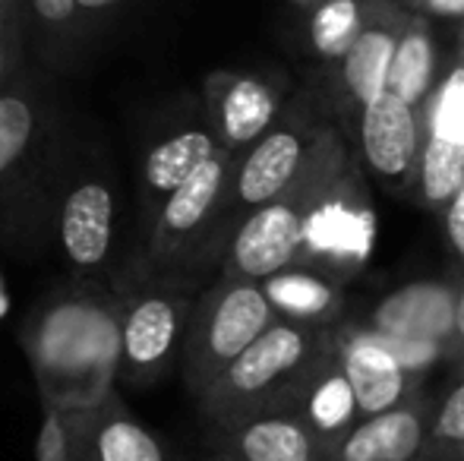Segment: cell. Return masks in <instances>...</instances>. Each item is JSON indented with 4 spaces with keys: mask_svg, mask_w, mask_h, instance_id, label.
I'll return each instance as SVG.
<instances>
[{
    "mask_svg": "<svg viewBox=\"0 0 464 461\" xmlns=\"http://www.w3.org/2000/svg\"><path fill=\"white\" fill-rule=\"evenodd\" d=\"M25 354L44 399L63 408L95 405L117 379V294L73 282L32 316Z\"/></svg>",
    "mask_w": 464,
    "mask_h": 461,
    "instance_id": "obj_1",
    "label": "cell"
},
{
    "mask_svg": "<svg viewBox=\"0 0 464 461\" xmlns=\"http://www.w3.org/2000/svg\"><path fill=\"white\" fill-rule=\"evenodd\" d=\"M57 240L76 284L117 294L140 282V275L121 263V193L108 165H86L61 193Z\"/></svg>",
    "mask_w": 464,
    "mask_h": 461,
    "instance_id": "obj_2",
    "label": "cell"
},
{
    "mask_svg": "<svg viewBox=\"0 0 464 461\" xmlns=\"http://www.w3.org/2000/svg\"><path fill=\"white\" fill-rule=\"evenodd\" d=\"M189 297L165 275H146L117 291V379L123 389L155 382L174 363L189 320Z\"/></svg>",
    "mask_w": 464,
    "mask_h": 461,
    "instance_id": "obj_3",
    "label": "cell"
},
{
    "mask_svg": "<svg viewBox=\"0 0 464 461\" xmlns=\"http://www.w3.org/2000/svg\"><path fill=\"white\" fill-rule=\"evenodd\" d=\"M266 326H272V303L259 282L231 278L215 288L199 307L189 310L180 345L187 382L193 389H208Z\"/></svg>",
    "mask_w": 464,
    "mask_h": 461,
    "instance_id": "obj_4",
    "label": "cell"
},
{
    "mask_svg": "<svg viewBox=\"0 0 464 461\" xmlns=\"http://www.w3.org/2000/svg\"><path fill=\"white\" fill-rule=\"evenodd\" d=\"M234 152L218 149L199 171H193L180 187H174L149 218L146 269L149 275H171L180 259L202 240V234L218 216L227 190H231Z\"/></svg>",
    "mask_w": 464,
    "mask_h": 461,
    "instance_id": "obj_5",
    "label": "cell"
},
{
    "mask_svg": "<svg viewBox=\"0 0 464 461\" xmlns=\"http://www.w3.org/2000/svg\"><path fill=\"white\" fill-rule=\"evenodd\" d=\"M221 149L206 111H168L155 120L152 136L140 152V203L146 222L161 206V199L180 187L193 171H199Z\"/></svg>",
    "mask_w": 464,
    "mask_h": 461,
    "instance_id": "obj_6",
    "label": "cell"
},
{
    "mask_svg": "<svg viewBox=\"0 0 464 461\" xmlns=\"http://www.w3.org/2000/svg\"><path fill=\"white\" fill-rule=\"evenodd\" d=\"M51 70L29 61L0 89V184L23 171L32 155L54 136L57 95Z\"/></svg>",
    "mask_w": 464,
    "mask_h": 461,
    "instance_id": "obj_7",
    "label": "cell"
},
{
    "mask_svg": "<svg viewBox=\"0 0 464 461\" xmlns=\"http://www.w3.org/2000/svg\"><path fill=\"white\" fill-rule=\"evenodd\" d=\"M304 335L294 326H266L206 389V401L212 411L237 414L246 401L259 399L272 386L300 367L304 360Z\"/></svg>",
    "mask_w": 464,
    "mask_h": 461,
    "instance_id": "obj_8",
    "label": "cell"
},
{
    "mask_svg": "<svg viewBox=\"0 0 464 461\" xmlns=\"http://www.w3.org/2000/svg\"><path fill=\"white\" fill-rule=\"evenodd\" d=\"M70 461H168L155 433H149L121 395L111 389L95 405L67 408Z\"/></svg>",
    "mask_w": 464,
    "mask_h": 461,
    "instance_id": "obj_9",
    "label": "cell"
},
{
    "mask_svg": "<svg viewBox=\"0 0 464 461\" xmlns=\"http://www.w3.org/2000/svg\"><path fill=\"white\" fill-rule=\"evenodd\" d=\"M202 95L208 123L227 152L246 149L278 120V89L266 76L218 70L206 80Z\"/></svg>",
    "mask_w": 464,
    "mask_h": 461,
    "instance_id": "obj_10",
    "label": "cell"
},
{
    "mask_svg": "<svg viewBox=\"0 0 464 461\" xmlns=\"http://www.w3.org/2000/svg\"><path fill=\"white\" fill-rule=\"evenodd\" d=\"M300 244H304V218L287 199L278 197L266 206H256L237 225L227 246V269L234 278L263 282L287 269Z\"/></svg>",
    "mask_w": 464,
    "mask_h": 461,
    "instance_id": "obj_11",
    "label": "cell"
},
{
    "mask_svg": "<svg viewBox=\"0 0 464 461\" xmlns=\"http://www.w3.org/2000/svg\"><path fill=\"white\" fill-rule=\"evenodd\" d=\"M304 165V136L291 123H272L256 142L246 146V155L234 165L231 190L237 206L256 209L285 197L294 174Z\"/></svg>",
    "mask_w": 464,
    "mask_h": 461,
    "instance_id": "obj_12",
    "label": "cell"
},
{
    "mask_svg": "<svg viewBox=\"0 0 464 461\" xmlns=\"http://www.w3.org/2000/svg\"><path fill=\"white\" fill-rule=\"evenodd\" d=\"M411 19V10L398 0H385L372 19L361 29V35L354 38L342 61V82L348 89V95L357 105H370L372 99L385 92V80H389V63L395 54L398 35L404 32Z\"/></svg>",
    "mask_w": 464,
    "mask_h": 461,
    "instance_id": "obj_13",
    "label": "cell"
},
{
    "mask_svg": "<svg viewBox=\"0 0 464 461\" xmlns=\"http://www.w3.org/2000/svg\"><path fill=\"white\" fill-rule=\"evenodd\" d=\"M361 142L370 168L382 178H401L417 152V117L408 101L382 92L361 108Z\"/></svg>",
    "mask_w": 464,
    "mask_h": 461,
    "instance_id": "obj_14",
    "label": "cell"
},
{
    "mask_svg": "<svg viewBox=\"0 0 464 461\" xmlns=\"http://www.w3.org/2000/svg\"><path fill=\"white\" fill-rule=\"evenodd\" d=\"M376 329L385 339L436 341L455 329V301L440 284H408L379 303Z\"/></svg>",
    "mask_w": 464,
    "mask_h": 461,
    "instance_id": "obj_15",
    "label": "cell"
},
{
    "mask_svg": "<svg viewBox=\"0 0 464 461\" xmlns=\"http://www.w3.org/2000/svg\"><path fill=\"white\" fill-rule=\"evenodd\" d=\"M29 57L51 73H73L82 61L76 0H25Z\"/></svg>",
    "mask_w": 464,
    "mask_h": 461,
    "instance_id": "obj_16",
    "label": "cell"
},
{
    "mask_svg": "<svg viewBox=\"0 0 464 461\" xmlns=\"http://www.w3.org/2000/svg\"><path fill=\"white\" fill-rule=\"evenodd\" d=\"M344 379L354 392L357 408H363L367 414L389 411L401 399L404 389L401 363L376 339H361L351 345L348 363H344Z\"/></svg>",
    "mask_w": 464,
    "mask_h": 461,
    "instance_id": "obj_17",
    "label": "cell"
},
{
    "mask_svg": "<svg viewBox=\"0 0 464 461\" xmlns=\"http://www.w3.org/2000/svg\"><path fill=\"white\" fill-rule=\"evenodd\" d=\"M433 70H436V51H433V35H430V16L411 10V19L401 35H398L395 54H392L385 92L398 95V99L414 108L430 92Z\"/></svg>",
    "mask_w": 464,
    "mask_h": 461,
    "instance_id": "obj_18",
    "label": "cell"
},
{
    "mask_svg": "<svg viewBox=\"0 0 464 461\" xmlns=\"http://www.w3.org/2000/svg\"><path fill=\"white\" fill-rule=\"evenodd\" d=\"M385 0H316L306 6V42L325 61H338Z\"/></svg>",
    "mask_w": 464,
    "mask_h": 461,
    "instance_id": "obj_19",
    "label": "cell"
},
{
    "mask_svg": "<svg viewBox=\"0 0 464 461\" xmlns=\"http://www.w3.org/2000/svg\"><path fill=\"white\" fill-rule=\"evenodd\" d=\"M420 449V420L411 411H382L351 433L344 461H408Z\"/></svg>",
    "mask_w": 464,
    "mask_h": 461,
    "instance_id": "obj_20",
    "label": "cell"
},
{
    "mask_svg": "<svg viewBox=\"0 0 464 461\" xmlns=\"http://www.w3.org/2000/svg\"><path fill=\"white\" fill-rule=\"evenodd\" d=\"M237 456L244 461H310L313 446L310 437L294 420L285 418H253L240 424Z\"/></svg>",
    "mask_w": 464,
    "mask_h": 461,
    "instance_id": "obj_21",
    "label": "cell"
},
{
    "mask_svg": "<svg viewBox=\"0 0 464 461\" xmlns=\"http://www.w3.org/2000/svg\"><path fill=\"white\" fill-rule=\"evenodd\" d=\"M304 240L323 253L367 256L372 244V222L370 216L351 212L344 206H323L304 222Z\"/></svg>",
    "mask_w": 464,
    "mask_h": 461,
    "instance_id": "obj_22",
    "label": "cell"
},
{
    "mask_svg": "<svg viewBox=\"0 0 464 461\" xmlns=\"http://www.w3.org/2000/svg\"><path fill=\"white\" fill-rule=\"evenodd\" d=\"M263 294L272 303V310H285L294 316H316L332 303V291L325 282L313 275H300V272H276V275L263 278Z\"/></svg>",
    "mask_w": 464,
    "mask_h": 461,
    "instance_id": "obj_23",
    "label": "cell"
},
{
    "mask_svg": "<svg viewBox=\"0 0 464 461\" xmlns=\"http://www.w3.org/2000/svg\"><path fill=\"white\" fill-rule=\"evenodd\" d=\"M464 184V142L430 136L423 149V193L430 203L452 199Z\"/></svg>",
    "mask_w": 464,
    "mask_h": 461,
    "instance_id": "obj_24",
    "label": "cell"
},
{
    "mask_svg": "<svg viewBox=\"0 0 464 461\" xmlns=\"http://www.w3.org/2000/svg\"><path fill=\"white\" fill-rule=\"evenodd\" d=\"M29 61V16L25 0H0V89Z\"/></svg>",
    "mask_w": 464,
    "mask_h": 461,
    "instance_id": "obj_25",
    "label": "cell"
},
{
    "mask_svg": "<svg viewBox=\"0 0 464 461\" xmlns=\"http://www.w3.org/2000/svg\"><path fill=\"white\" fill-rule=\"evenodd\" d=\"M136 0H76L80 10V35H82V57L104 42L117 25L123 23Z\"/></svg>",
    "mask_w": 464,
    "mask_h": 461,
    "instance_id": "obj_26",
    "label": "cell"
},
{
    "mask_svg": "<svg viewBox=\"0 0 464 461\" xmlns=\"http://www.w3.org/2000/svg\"><path fill=\"white\" fill-rule=\"evenodd\" d=\"M354 408H357V401H354V392H351L348 379H344V376H329V379L313 392L310 418L319 430H335L344 420H351Z\"/></svg>",
    "mask_w": 464,
    "mask_h": 461,
    "instance_id": "obj_27",
    "label": "cell"
},
{
    "mask_svg": "<svg viewBox=\"0 0 464 461\" xmlns=\"http://www.w3.org/2000/svg\"><path fill=\"white\" fill-rule=\"evenodd\" d=\"M433 136L464 142V67H455L433 105Z\"/></svg>",
    "mask_w": 464,
    "mask_h": 461,
    "instance_id": "obj_28",
    "label": "cell"
},
{
    "mask_svg": "<svg viewBox=\"0 0 464 461\" xmlns=\"http://www.w3.org/2000/svg\"><path fill=\"white\" fill-rule=\"evenodd\" d=\"M42 430H38L35 458L38 461H70V430H67V408L42 395Z\"/></svg>",
    "mask_w": 464,
    "mask_h": 461,
    "instance_id": "obj_29",
    "label": "cell"
},
{
    "mask_svg": "<svg viewBox=\"0 0 464 461\" xmlns=\"http://www.w3.org/2000/svg\"><path fill=\"white\" fill-rule=\"evenodd\" d=\"M382 348H389V354L395 357L401 367H423L433 357L436 345L433 341H404V339H376Z\"/></svg>",
    "mask_w": 464,
    "mask_h": 461,
    "instance_id": "obj_30",
    "label": "cell"
},
{
    "mask_svg": "<svg viewBox=\"0 0 464 461\" xmlns=\"http://www.w3.org/2000/svg\"><path fill=\"white\" fill-rule=\"evenodd\" d=\"M436 430H440V437H446V439H464V382L449 395Z\"/></svg>",
    "mask_w": 464,
    "mask_h": 461,
    "instance_id": "obj_31",
    "label": "cell"
},
{
    "mask_svg": "<svg viewBox=\"0 0 464 461\" xmlns=\"http://www.w3.org/2000/svg\"><path fill=\"white\" fill-rule=\"evenodd\" d=\"M404 6L436 19H464V0H404Z\"/></svg>",
    "mask_w": 464,
    "mask_h": 461,
    "instance_id": "obj_32",
    "label": "cell"
},
{
    "mask_svg": "<svg viewBox=\"0 0 464 461\" xmlns=\"http://www.w3.org/2000/svg\"><path fill=\"white\" fill-rule=\"evenodd\" d=\"M449 237H452L455 250L464 256V184L459 187V193L452 197V206H449Z\"/></svg>",
    "mask_w": 464,
    "mask_h": 461,
    "instance_id": "obj_33",
    "label": "cell"
},
{
    "mask_svg": "<svg viewBox=\"0 0 464 461\" xmlns=\"http://www.w3.org/2000/svg\"><path fill=\"white\" fill-rule=\"evenodd\" d=\"M455 329H459L461 339H464V294H461V301L455 303Z\"/></svg>",
    "mask_w": 464,
    "mask_h": 461,
    "instance_id": "obj_34",
    "label": "cell"
},
{
    "mask_svg": "<svg viewBox=\"0 0 464 461\" xmlns=\"http://www.w3.org/2000/svg\"><path fill=\"white\" fill-rule=\"evenodd\" d=\"M276 4H294V6H300V10H306V6H313L316 0H276Z\"/></svg>",
    "mask_w": 464,
    "mask_h": 461,
    "instance_id": "obj_35",
    "label": "cell"
},
{
    "mask_svg": "<svg viewBox=\"0 0 464 461\" xmlns=\"http://www.w3.org/2000/svg\"><path fill=\"white\" fill-rule=\"evenodd\" d=\"M398 4H404V0H398Z\"/></svg>",
    "mask_w": 464,
    "mask_h": 461,
    "instance_id": "obj_36",
    "label": "cell"
}]
</instances>
